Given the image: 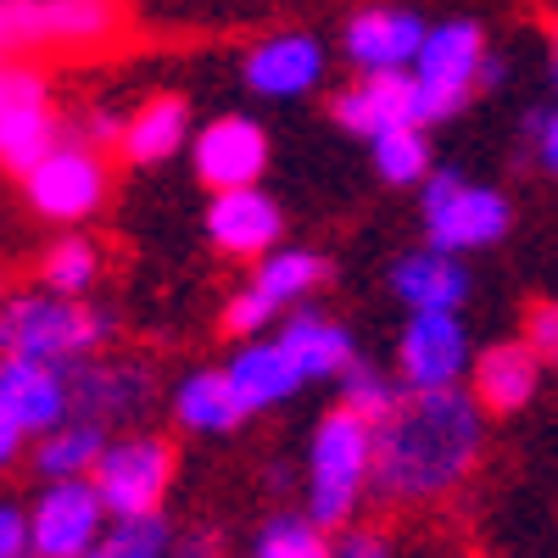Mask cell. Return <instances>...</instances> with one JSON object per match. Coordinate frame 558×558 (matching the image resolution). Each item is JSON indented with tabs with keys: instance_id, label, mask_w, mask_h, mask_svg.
I'll return each mask as SVG.
<instances>
[{
	"instance_id": "cell-1",
	"label": "cell",
	"mask_w": 558,
	"mask_h": 558,
	"mask_svg": "<svg viewBox=\"0 0 558 558\" xmlns=\"http://www.w3.org/2000/svg\"><path fill=\"white\" fill-rule=\"evenodd\" d=\"M368 436V497L386 508H430L475 475L486 413L463 386L402 391Z\"/></svg>"
},
{
	"instance_id": "cell-2",
	"label": "cell",
	"mask_w": 558,
	"mask_h": 558,
	"mask_svg": "<svg viewBox=\"0 0 558 558\" xmlns=\"http://www.w3.org/2000/svg\"><path fill=\"white\" fill-rule=\"evenodd\" d=\"M112 313L89 296H51V291H17L0 296V357H28L68 368L78 357H96L112 347Z\"/></svg>"
},
{
	"instance_id": "cell-3",
	"label": "cell",
	"mask_w": 558,
	"mask_h": 558,
	"mask_svg": "<svg viewBox=\"0 0 558 558\" xmlns=\"http://www.w3.org/2000/svg\"><path fill=\"white\" fill-rule=\"evenodd\" d=\"M368 418L330 408L313 425L307 441V486H302V514L318 531H341L357 520V508L368 497Z\"/></svg>"
},
{
	"instance_id": "cell-4",
	"label": "cell",
	"mask_w": 558,
	"mask_h": 558,
	"mask_svg": "<svg viewBox=\"0 0 558 558\" xmlns=\"http://www.w3.org/2000/svg\"><path fill=\"white\" fill-rule=\"evenodd\" d=\"M418 213H425V246L447 257L486 252L514 229V207L497 184H475L458 168H430L418 179Z\"/></svg>"
},
{
	"instance_id": "cell-5",
	"label": "cell",
	"mask_w": 558,
	"mask_h": 558,
	"mask_svg": "<svg viewBox=\"0 0 558 558\" xmlns=\"http://www.w3.org/2000/svg\"><path fill=\"white\" fill-rule=\"evenodd\" d=\"M179 458L162 436L151 430H118L101 441L96 463H89V486H96L107 520H140V514H162V502L173 492Z\"/></svg>"
},
{
	"instance_id": "cell-6",
	"label": "cell",
	"mask_w": 558,
	"mask_h": 558,
	"mask_svg": "<svg viewBox=\"0 0 558 558\" xmlns=\"http://www.w3.org/2000/svg\"><path fill=\"white\" fill-rule=\"evenodd\" d=\"M492 51L486 45V28L475 17H447V23H425V39L408 62V78L418 89V112H425V129L430 123H447L470 107L475 96V73H481V57Z\"/></svg>"
},
{
	"instance_id": "cell-7",
	"label": "cell",
	"mask_w": 558,
	"mask_h": 558,
	"mask_svg": "<svg viewBox=\"0 0 558 558\" xmlns=\"http://www.w3.org/2000/svg\"><path fill=\"white\" fill-rule=\"evenodd\" d=\"M324 279H330V257L313 252V246H286V241H279L274 252L257 257V274L246 279L235 296H229L223 330L241 336V341L268 336L274 324H279V313L313 302V291L324 286Z\"/></svg>"
},
{
	"instance_id": "cell-8",
	"label": "cell",
	"mask_w": 558,
	"mask_h": 558,
	"mask_svg": "<svg viewBox=\"0 0 558 558\" xmlns=\"http://www.w3.org/2000/svg\"><path fill=\"white\" fill-rule=\"evenodd\" d=\"M157 408V368L146 357H78L68 363V418H89V425H140Z\"/></svg>"
},
{
	"instance_id": "cell-9",
	"label": "cell",
	"mask_w": 558,
	"mask_h": 558,
	"mask_svg": "<svg viewBox=\"0 0 558 558\" xmlns=\"http://www.w3.org/2000/svg\"><path fill=\"white\" fill-rule=\"evenodd\" d=\"M118 23V0H0V39L28 51H96Z\"/></svg>"
},
{
	"instance_id": "cell-10",
	"label": "cell",
	"mask_w": 558,
	"mask_h": 558,
	"mask_svg": "<svg viewBox=\"0 0 558 558\" xmlns=\"http://www.w3.org/2000/svg\"><path fill=\"white\" fill-rule=\"evenodd\" d=\"M23 191H28V207L45 213L51 223H84L107 207V191H112L107 157L62 134L57 146L23 173Z\"/></svg>"
},
{
	"instance_id": "cell-11",
	"label": "cell",
	"mask_w": 558,
	"mask_h": 558,
	"mask_svg": "<svg viewBox=\"0 0 558 558\" xmlns=\"http://www.w3.org/2000/svg\"><path fill=\"white\" fill-rule=\"evenodd\" d=\"M62 140L51 84L28 62H0V168L28 173Z\"/></svg>"
},
{
	"instance_id": "cell-12",
	"label": "cell",
	"mask_w": 558,
	"mask_h": 558,
	"mask_svg": "<svg viewBox=\"0 0 558 558\" xmlns=\"http://www.w3.org/2000/svg\"><path fill=\"white\" fill-rule=\"evenodd\" d=\"M475 341L458 313H408L397 336V386L402 391H447L470 375Z\"/></svg>"
},
{
	"instance_id": "cell-13",
	"label": "cell",
	"mask_w": 558,
	"mask_h": 558,
	"mask_svg": "<svg viewBox=\"0 0 558 558\" xmlns=\"http://www.w3.org/2000/svg\"><path fill=\"white\" fill-rule=\"evenodd\" d=\"M23 520H28V558H84L107 525V508L89 481H45Z\"/></svg>"
},
{
	"instance_id": "cell-14",
	"label": "cell",
	"mask_w": 558,
	"mask_h": 558,
	"mask_svg": "<svg viewBox=\"0 0 558 558\" xmlns=\"http://www.w3.org/2000/svg\"><path fill=\"white\" fill-rule=\"evenodd\" d=\"M191 162L207 191H235V184H257L268 168V134L246 112H223L207 129H191Z\"/></svg>"
},
{
	"instance_id": "cell-15",
	"label": "cell",
	"mask_w": 558,
	"mask_h": 558,
	"mask_svg": "<svg viewBox=\"0 0 558 558\" xmlns=\"http://www.w3.org/2000/svg\"><path fill=\"white\" fill-rule=\"evenodd\" d=\"M330 73V51L324 39L307 28H286V34H268L246 51V84L257 89L263 101H296L313 96Z\"/></svg>"
},
{
	"instance_id": "cell-16",
	"label": "cell",
	"mask_w": 558,
	"mask_h": 558,
	"mask_svg": "<svg viewBox=\"0 0 558 558\" xmlns=\"http://www.w3.org/2000/svg\"><path fill=\"white\" fill-rule=\"evenodd\" d=\"M207 241L223 257H263L286 241V213L263 191V184H235V191H213L207 202Z\"/></svg>"
},
{
	"instance_id": "cell-17",
	"label": "cell",
	"mask_w": 558,
	"mask_h": 558,
	"mask_svg": "<svg viewBox=\"0 0 558 558\" xmlns=\"http://www.w3.org/2000/svg\"><path fill=\"white\" fill-rule=\"evenodd\" d=\"M425 39V17L413 7H363L347 17L341 45L357 73H402Z\"/></svg>"
},
{
	"instance_id": "cell-18",
	"label": "cell",
	"mask_w": 558,
	"mask_h": 558,
	"mask_svg": "<svg viewBox=\"0 0 558 558\" xmlns=\"http://www.w3.org/2000/svg\"><path fill=\"white\" fill-rule=\"evenodd\" d=\"M330 112H336V123H341L347 134H357V140H375V134L408 129V123L425 129V112H418V89H413L408 68H402V73H357L341 96H336Z\"/></svg>"
},
{
	"instance_id": "cell-19",
	"label": "cell",
	"mask_w": 558,
	"mask_h": 558,
	"mask_svg": "<svg viewBox=\"0 0 558 558\" xmlns=\"http://www.w3.org/2000/svg\"><path fill=\"white\" fill-rule=\"evenodd\" d=\"M542 357L525 341H497L481 357H470V397L486 418H508V413H525L542 391Z\"/></svg>"
},
{
	"instance_id": "cell-20",
	"label": "cell",
	"mask_w": 558,
	"mask_h": 558,
	"mask_svg": "<svg viewBox=\"0 0 558 558\" xmlns=\"http://www.w3.org/2000/svg\"><path fill=\"white\" fill-rule=\"evenodd\" d=\"M223 380H229V397H235L241 418L268 413V408H279V402H291V397L307 386L302 368L286 357V347H279L274 336L241 341V352L223 363Z\"/></svg>"
},
{
	"instance_id": "cell-21",
	"label": "cell",
	"mask_w": 558,
	"mask_h": 558,
	"mask_svg": "<svg viewBox=\"0 0 558 558\" xmlns=\"http://www.w3.org/2000/svg\"><path fill=\"white\" fill-rule=\"evenodd\" d=\"M0 413L23 436H45L68 418V368L28 363V357H0Z\"/></svg>"
},
{
	"instance_id": "cell-22",
	"label": "cell",
	"mask_w": 558,
	"mask_h": 558,
	"mask_svg": "<svg viewBox=\"0 0 558 558\" xmlns=\"http://www.w3.org/2000/svg\"><path fill=\"white\" fill-rule=\"evenodd\" d=\"M274 341L286 347V357L302 368V380H336L341 368L357 357V341L341 318L330 313H318L313 302L291 307V313H279V330Z\"/></svg>"
},
{
	"instance_id": "cell-23",
	"label": "cell",
	"mask_w": 558,
	"mask_h": 558,
	"mask_svg": "<svg viewBox=\"0 0 558 558\" xmlns=\"http://www.w3.org/2000/svg\"><path fill=\"white\" fill-rule=\"evenodd\" d=\"M391 296L408 313H458L470 302V268H463V257L418 246L391 268Z\"/></svg>"
},
{
	"instance_id": "cell-24",
	"label": "cell",
	"mask_w": 558,
	"mask_h": 558,
	"mask_svg": "<svg viewBox=\"0 0 558 558\" xmlns=\"http://www.w3.org/2000/svg\"><path fill=\"white\" fill-rule=\"evenodd\" d=\"M191 101L184 96H151L146 107H134L123 118V134H118V151L134 162V168H157L168 157H179L184 146H191Z\"/></svg>"
},
{
	"instance_id": "cell-25",
	"label": "cell",
	"mask_w": 558,
	"mask_h": 558,
	"mask_svg": "<svg viewBox=\"0 0 558 558\" xmlns=\"http://www.w3.org/2000/svg\"><path fill=\"white\" fill-rule=\"evenodd\" d=\"M173 418L191 436H229L241 425V408L235 397H229V380H223V368H191L179 386H173Z\"/></svg>"
},
{
	"instance_id": "cell-26",
	"label": "cell",
	"mask_w": 558,
	"mask_h": 558,
	"mask_svg": "<svg viewBox=\"0 0 558 558\" xmlns=\"http://www.w3.org/2000/svg\"><path fill=\"white\" fill-rule=\"evenodd\" d=\"M101 441H107L101 425H89V418H62L57 430L34 436V470L45 481H84L96 452H101Z\"/></svg>"
},
{
	"instance_id": "cell-27",
	"label": "cell",
	"mask_w": 558,
	"mask_h": 558,
	"mask_svg": "<svg viewBox=\"0 0 558 558\" xmlns=\"http://www.w3.org/2000/svg\"><path fill=\"white\" fill-rule=\"evenodd\" d=\"M96 279H101V246L89 235H78V229L39 252V291H51V296H89V291H96Z\"/></svg>"
},
{
	"instance_id": "cell-28",
	"label": "cell",
	"mask_w": 558,
	"mask_h": 558,
	"mask_svg": "<svg viewBox=\"0 0 558 558\" xmlns=\"http://www.w3.org/2000/svg\"><path fill=\"white\" fill-rule=\"evenodd\" d=\"M368 151H375V173L391 184V191H413V184L436 168V157H430V134L418 129V123L375 134V140H368Z\"/></svg>"
},
{
	"instance_id": "cell-29",
	"label": "cell",
	"mask_w": 558,
	"mask_h": 558,
	"mask_svg": "<svg viewBox=\"0 0 558 558\" xmlns=\"http://www.w3.org/2000/svg\"><path fill=\"white\" fill-rule=\"evenodd\" d=\"M168 520L162 514H140V520H107L101 536L89 542L84 558H168Z\"/></svg>"
},
{
	"instance_id": "cell-30",
	"label": "cell",
	"mask_w": 558,
	"mask_h": 558,
	"mask_svg": "<svg viewBox=\"0 0 558 558\" xmlns=\"http://www.w3.org/2000/svg\"><path fill=\"white\" fill-rule=\"evenodd\" d=\"M252 558H330V531H318L307 514H279L257 531Z\"/></svg>"
},
{
	"instance_id": "cell-31",
	"label": "cell",
	"mask_w": 558,
	"mask_h": 558,
	"mask_svg": "<svg viewBox=\"0 0 558 558\" xmlns=\"http://www.w3.org/2000/svg\"><path fill=\"white\" fill-rule=\"evenodd\" d=\"M336 380H341V408L357 413V418H368V425H375V418L402 397V386H397L391 375H380L375 363H363V357H352Z\"/></svg>"
},
{
	"instance_id": "cell-32",
	"label": "cell",
	"mask_w": 558,
	"mask_h": 558,
	"mask_svg": "<svg viewBox=\"0 0 558 558\" xmlns=\"http://www.w3.org/2000/svg\"><path fill=\"white\" fill-rule=\"evenodd\" d=\"M520 151H531L536 173H558V107L553 101H536L520 118Z\"/></svg>"
},
{
	"instance_id": "cell-33",
	"label": "cell",
	"mask_w": 558,
	"mask_h": 558,
	"mask_svg": "<svg viewBox=\"0 0 558 558\" xmlns=\"http://www.w3.org/2000/svg\"><path fill=\"white\" fill-rule=\"evenodd\" d=\"M330 558H391V536L375 525H341L330 531Z\"/></svg>"
},
{
	"instance_id": "cell-34",
	"label": "cell",
	"mask_w": 558,
	"mask_h": 558,
	"mask_svg": "<svg viewBox=\"0 0 558 558\" xmlns=\"http://www.w3.org/2000/svg\"><path fill=\"white\" fill-rule=\"evenodd\" d=\"M118 134H123V112L89 107V112H78V123H73L68 140H78V146H89V151H107V146H118Z\"/></svg>"
},
{
	"instance_id": "cell-35",
	"label": "cell",
	"mask_w": 558,
	"mask_h": 558,
	"mask_svg": "<svg viewBox=\"0 0 558 558\" xmlns=\"http://www.w3.org/2000/svg\"><path fill=\"white\" fill-rule=\"evenodd\" d=\"M542 363H553L558 357V313H553V302H536L531 313H525V336H520Z\"/></svg>"
},
{
	"instance_id": "cell-36",
	"label": "cell",
	"mask_w": 558,
	"mask_h": 558,
	"mask_svg": "<svg viewBox=\"0 0 558 558\" xmlns=\"http://www.w3.org/2000/svg\"><path fill=\"white\" fill-rule=\"evenodd\" d=\"M0 558H28V520L17 502H0Z\"/></svg>"
},
{
	"instance_id": "cell-37",
	"label": "cell",
	"mask_w": 558,
	"mask_h": 558,
	"mask_svg": "<svg viewBox=\"0 0 558 558\" xmlns=\"http://www.w3.org/2000/svg\"><path fill=\"white\" fill-rule=\"evenodd\" d=\"M168 558H223L218 531H191V536H173V542H168Z\"/></svg>"
},
{
	"instance_id": "cell-38",
	"label": "cell",
	"mask_w": 558,
	"mask_h": 558,
	"mask_svg": "<svg viewBox=\"0 0 558 558\" xmlns=\"http://www.w3.org/2000/svg\"><path fill=\"white\" fill-rule=\"evenodd\" d=\"M23 447H28V436L12 425V418L7 413H0V470H12V463L23 458Z\"/></svg>"
},
{
	"instance_id": "cell-39",
	"label": "cell",
	"mask_w": 558,
	"mask_h": 558,
	"mask_svg": "<svg viewBox=\"0 0 558 558\" xmlns=\"http://www.w3.org/2000/svg\"><path fill=\"white\" fill-rule=\"evenodd\" d=\"M0 51H7V39H0Z\"/></svg>"
}]
</instances>
